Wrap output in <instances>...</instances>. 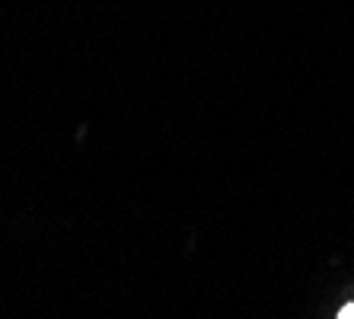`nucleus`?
Listing matches in <instances>:
<instances>
[{
  "mask_svg": "<svg viewBox=\"0 0 354 319\" xmlns=\"http://www.w3.org/2000/svg\"><path fill=\"white\" fill-rule=\"evenodd\" d=\"M338 319H354V303H348V307H345V310H342V313H338Z\"/></svg>",
  "mask_w": 354,
  "mask_h": 319,
  "instance_id": "1",
  "label": "nucleus"
}]
</instances>
